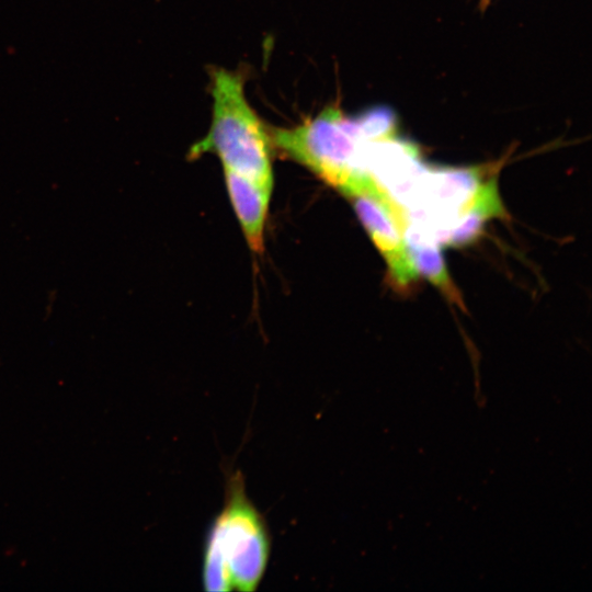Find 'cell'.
<instances>
[{
  "instance_id": "6da1fadb",
  "label": "cell",
  "mask_w": 592,
  "mask_h": 592,
  "mask_svg": "<svg viewBox=\"0 0 592 592\" xmlns=\"http://www.w3.org/2000/svg\"><path fill=\"white\" fill-rule=\"evenodd\" d=\"M270 549L266 522L248 498L242 474H227L225 504L210 525L204 548V590H257L266 570Z\"/></svg>"
},
{
  "instance_id": "7a4b0ae2",
  "label": "cell",
  "mask_w": 592,
  "mask_h": 592,
  "mask_svg": "<svg viewBox=\"0 0 592 592\" xmlns=\"http://www.w3.org/2000/svg\"><path fill=\"white\" fill-rule=\"evenodd\" d=\"M210 78L212 123L190 156L215 153L224 169L273 189L270 135L247 101L242 73L216 68Z\"/></svg>"
},
{
  "instance_id": "3957f363",
  "label": "cell",
  "mask_w": 592,
  "mask_h": 592,
  "mask_svg": "<svg viewBox=\"0 0 592 592\" xmlns=\"http://www.w3.org/2000/svg\"><path fill=\"white\" fill-rule=\"evenodd\" d=\"M269 135L271 145L337 190L368 172L365 152L371 140L358 116H346L339 106H328L292 128H271Z\"/></svg>"
},
{
  "instance_id": "277c9868",
  "label": "cell",
  "mask_w": 592,
  "mask_h": 592,
  "mask_svg": "<svg viewBox=\"0 0 592 592\" xmlns=\"http://www.w3.org/2000/svg\"><path fill=\"white\" fill-rule=\"evenodd\" d=\"M352 203L373 242L386 260L390 276L407 287L418 276L407 251L403 231L407 212L369 174L350 181L340 191Z\"/></svg>"
},
{
  "instance_id": "5b68a950",
  "label": "cell",
  "mask_w": 592,
  "mask_h": 592,
  "mask_svg": "<svg viewBox=\"0 0 592 592\" xmlns=\"http://www.w3.org/2000/svg\"><path fill=\"white\" fill-rule=\"evenodd\" d=\"M224 175L229 198L247 242L253 252L262 253L272 189L229 169H224Z\"/></svg>"
},
{
  "instance_id": "8992f818",
  "label": "cell",
  "mask_w": 592,
  "mask_h": 592,
  "mask_svg": "<svg viewBox=\"0 0 592 592\" xmlns=\"http://www.w3.org/2000/svg\"><path fill=\"white\" fill-rule=\"evenodd\" d=\"M403 240L418 273H422L449 299L460 305V295L452 284L440 250V242L434 234L428 227L408 220L403 231Z\"/></svg>"
},
{
  "instance_id": "52a82bcc",
  "label": "cell",
  "mask_w": 592,
  "mask_h": 592,
  "mask_svg": "<svg viewBox=\"0 0 592 592\" xmlns=\"http://www.w3.org/2000/svg\"><path fill=\"white\" fill-rule=\"evenodd\" d=\"M504 209L500 201L496 178L481 183L473 203L451 231L448 244L462 246L477 238L485 221L492 217H502Z\"/></svg>"
}]
</instances>
